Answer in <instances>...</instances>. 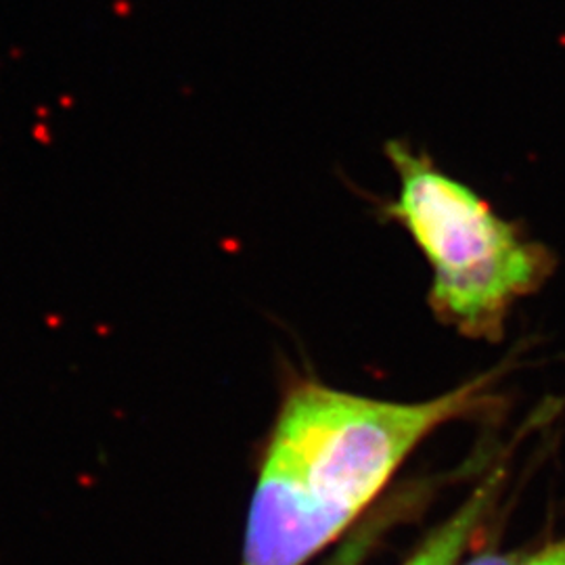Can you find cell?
I'll use <instances>...</instances> for the list:
<instances>
[{"mask_svg": "<svg viewBox=\"0 0 565 565\" xmlns=\"http://www.w3.org/2000/svg\"><path fill=\"white\" fill-rule=\"evenodd\" d=\"M503 369L422 403L298 380L282 398L247 515L239 565H306L361 522L436 429L484 411Z\"/></svg>", "mask_w": 565, "mask_h": 565, "instance_id": "6da1fadb", "label": "cell"}, {"mask_svg": "<svg viewBox=\"0 0 565 565\" xmlns=\"http://www.w3.org/2000/svg\"><path fill=\"white\" fill-rule=\"evenodd\" d=\"M384 151L398 193L382 216L401 224L429 264L434 317L469 340H503L513 306L553 277L555 254L424 151L404 141L385 142Z\"/></svg>", "mask_w": 565, "mask_h": 565, "instance_id": "7a4b0ae2", "label": "cell"}, {"mask_svg": "<svg viewBox=\"0 0 565 565\" xmlns=\"http://www.w3.org/2000/svg\"><path fill=\"white\" fill-rule=\"evenodd\" d=\"M505 469H494L448 520L434 527L403 565H461L465 548L501 499Z\"/></svg>", "mask_w": 565, "mask_h": 565, "instance_id": "3957f363", "label": "cell"}, {"mask_svg": "<svg viewBox=\"0 0 565 565\" xmlns=\"http://www.w3.org/2000/svg\"><path fill=\"white\" fill-rule=\"evenodd\" d=\"M431 497L429 482H417L390 497L384 505L375 507L366 520L350 530V536L343 541L331 562L327 565H363L369 555L380 545V541L394 525L403 524L406 518L417 513Z\"/></svg>", "mask_w": 565, "mask_h": 565, "instance_id": "277c9868", "label": "cell"}, {"mask_svg": "<svg viewBox=\"0 0 565 565\" xmlns=\"http://www.w3.org/2000/svg\"><path fill=\"white\" fill-rule=\"evenodd\" d=\"M522 565H565V536L527 553Z\"/></svg>", "mask_w": 565, "mask_h": 565, "instance_id": "5b68a950", "label": "cell"}, {"mask_svg": "<svg viewBox=\"0 0 565 565\" xmlns=\"http://www.w3.org/2000/svg\"><path fill=\"white\" fill-rule=\"evenodd\" d=\"M527 551H484L463 565H522Z\"/></svg>", "mask_w": 565, "mask_h": 565, "instance_id": "8992f818", "label": "cell"}]
</instances>
